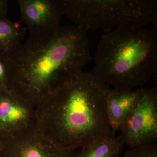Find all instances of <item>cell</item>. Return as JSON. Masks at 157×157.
I'll return each instance as SVG.
<instances>
[{
	"label": "cell",
	"instance_id": "2",
	"mask_svg": "<svg viewBox=\"0 0 157 157\" xmlns=\"http://www.w3.org/2000/svg\"><path fill=\"white\" fill-rule=\"evenodd\" d=\"M112 90L82 71L36 107L38 131L56 146L73 151L112 135L107 107Z\"/></svg>",
	"mask_w": 157,
	"mask_h": 157
},
{
	"label": "cell",
	"instance_id": "15",
	"mask_svg": "<svg viewBox=\"0 0 157 157\" xmlns=\"http://www.w3.org/2000/svg\"><path fill=\"white\" fill-rule=\"evenodd\" d=\"M0 147H1V141H0Z\"/></svg>",
	"mask_w": 157,
	"mask_h": 157
},
{
	"label": "cell",
	"instance_id": "9",
	"mask_svg": "<svg viewBox=\"0 0 157 157\" xmlns=\"http://www.w3.org/2000/svg\"><path fill=\"white\" fill-rule=\"evenodd\" d=\"M140 89L128 91L112 89L107 100V114L113 134L120 129L134 108L139 97Z\"/></svg>",
	"mask_w": 157,
	"mask_h": 157
},
{
	"label": "cell",
	"instance_id": "5",
	"mask_svg": "<svg viewBox=\"0 0 157 157\" xmlns=\"http://www.w3.org/2000/svg\"><path fill=\"white\" fill-rule=\"evenodd\" d=\"M120 132L124 144L131 148L156 142V87L140 89L138 101Z\"/></svg>",
	"mask_w": 157,
	"mask_h": 157
},
{
	"label": "cell",
	"instance_id": "11",
	"mask_svg": "<svg viewBox=\"0 0 157 157\" xmlns=\"http://www.w3.org/2000/svg\"><path fill=\"white\" fill-rule=\"evenodd\" d=\"M124 144L121 134H112L82 147L75 157H119Z\"/></svg>",
	"mask_w": 157,
	"mask_h": 157
},
{
	"label": "cell",
	"instance_id": "12",
	"mask_svg": "<svg viewBox=\"0 0 157 157\" xmlns=\"http://www.w3.org/2000/svg\"><path fill=\"white\" fill-rule=\"evenodd\" d=\"M123 157H157V145L155 143L132 147L125 152Z\"/></svg>",
	"mask_w": 157,
	"mask_h": 157
},
{
	"label": "cell",
	"instance_id": "8",
	"mask_svg": "<svg viewBox=\"0 0 157 157\" xmlns=\"http://www.w3.org/2000/svg\"><path fill=\"white\" fill-rule=\"evenodd\" d=\"M19 22L25 24L30 34H39L61 26L63 16L56 0H18Z\"/></svg>",
	"mask_w": 157,
	"mask_h": 157
},
{
	"label": "cell",
	"instance_id": "1",
	"mask_svg": "<svg viewBox=\"0 0 157 157\" xmlns=\"http://www.w3.org/2000/svg\"><path fill=\"white\" fill-rule=\"evenodd\" d=\"M92 59L88 31L74 25L30 34L8 58V89L36 108Z\"/></svg>",
	"mask_w": 157,
	"mask_h": 157
},
{
	"label": "cell",
	"instance_id": "3",
	"mask_svg": "<svg viewBox=\"0 0 157 157\" xmlns=\"http://www.w3.org/2000/svg\"><path fill=\"white\" fill-rule=\"evenodd\" d=\"M90 72L117 91L142 86L157 72V32L144 27L122 26L98 42Z\"/></svg>",
	"mask_w": 157,
	"mask_h": 157
},
{
	"label": "cell",
	"instance_id": "4",
	"mask_svg": "<svg viewBox=\"0 0 157 157\" xmlns=\"http://www.w3.org/2000/svg\"><path fill=\"white\" fill-rule=\"evenodd\" d=\"M61 12L87 31L107 33L122 26L144 27L157 13L155 0H56Z\"/></svg>",
	"mask_w": 157,
	"mask_h": 157
},
{
	"label": "cell",
	"instance_id": "13",
	"mask_svg": "<svg viewBox=\"0 0 157 157\" xmlns=\"http://www.w3.org/2000/svg\"><path fill=\"white\" fill-rule=\"evenodd\" d=\"M10 68L8 59L0 55V91L9 90Z\"/></svg>",
	"mask_w": 157,
	"mask_h": 157
},
{
	"label": "cell",
	"instance_id": "6",
	"mask_svg": "<svg viewBox=\"0 0 157 157\" xmlns=\"http://www.w3.org/2000/svg\"><path fill=\"white\" fill-rule=\"evenodd\" d=\"M36 128V108L9 90L0 91L1 142Z\"/></svg>",
	"mask_w": 157,
	"mask_h": 157
},
{
	"label": "cell",
	"instance_id": "7",
	"mask_svg": "<svg viewBox=\"0 0 157 157\" xmlns=\"http://www.w3.org/2000/svg\"><path fill=\"white\" fill-rule=\"evenodd\" d=\"M74 151L56 146L37 128L1 142L0 157H75Z\"/></svg>",
	"mask_w": 157,
	"mask_h": 157
},
{
	"label": "cell",
	"instance_id": "14",
	"mask_svg": "<svg viewBox=\"0 0 157 157\" xmlns=\"http://www.w3.org/2000/svg\"><path fill=\"white\" fill-rule=\"evenodd\" d=\"M8 1L0 0V19L6 18L8 12Z\"/></svg>",
	"mask_w": 157,
	"mask_h": 157
},
{
	"label": "cell",
	"instance_id": "10",
	"mask_svg": "<svg viewBox=\"0 0 157 157\" xmlns=\"http://www.w3.org/2000/svg\"><path fill=\"white\" fill-rule=\"evenodd\" d=\"M26 30L19 23L0 19V55L9 58L22 44Z\"/></svg>",
	"mask_w": 157,
	"mask_h": 157
}]
</instances>
